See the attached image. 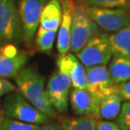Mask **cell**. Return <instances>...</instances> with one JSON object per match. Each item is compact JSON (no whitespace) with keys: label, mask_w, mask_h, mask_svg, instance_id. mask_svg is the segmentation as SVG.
Returning a JSON list of instances; mask_svg holds the SVG:
<instances>
[{"label":"cell","mask_w":130,"mask_h":130,"mask_svg":"<svg viewBox=\"0 0 130 130\" xmlns=\"http://www.w3.org/2000/svg\"><path fill=\"white\" fill-rule=\"evenodd\" d=\"M14 81L21 95L33 106L48 118H56L57 112L45 89V79L40 73L31 67L23 68L14 76Z\"/></svg>","instance_id":"obj_1"},{"label":"cell","mask_w":130,"mask_h":130,"mask_svg":"<svg viewBox=\"0 0 130 130\" xmlns=\"http://www.w3.org/2000/svg\"><path fill=\"white\" fill-rule=\"evenodd\" d=\"M99 33L98 26L86 14L84 6L80 4H75L71 26L70 51L78 53L90 38Z\"/></svg>","instance_id":"obj_2"},{"label":"cell","mask_w":130,"mask_h":130,"mask_svg":"<svg viewBox=\"0 0 130 130\" xmlns=\"http://www.w3.org/2000/svg\"><path fill=\"white\" fill-rule=\"evenodd\" d=\"M3 107L8 117L23 123L40 125L48 121L47 117L38 111L20 93L8 95Z\"/></svg>","instance_id":"obj_3"},{"label":"cell","mask_w":130,"mask_h":130,"mask_svg":"<svg viewBox=\"0 0 130 130\" xmlns=\"http://www.w3.org/2000/svg\"><path fill=\"white\" fill-rule=\"evenodd\" d=\"M76 55L85 68L106 66L112 57L108 35L99 33L93 36Z\"/></svg>","instance_id":"obj_4"},{"label":"cell","mask_w":130,"mask_h":130,"mask_svg":"<svg viewBox=\"0 0 130 130\" xmlns=\"http://www.w3.org/2000/svg\"><path fill=\"white\" fill-rule=\"evenodd\" d=\"M84 8L86 14L97 26L106 31L115 32L130 25V14L126 9L85 6Z\"/></svg>","instance_id":"obj_5"},{"label":"cell","mask_w":130,"mask_h":130,"mask_svg":"<svg viewBox=\"0 0 130 130\" xmlns=\"http://www.w3.org/2000/svg\"><path fill=\"white\" fill-rule=\"evenodd\" d=\"M46 0H19V15L25 43L32 42L40 24V18Z\"/></svg>","instance_id":"obj_6"},{"label":"cell","mask_w":130,"mask_h":130,"mask_svg":"<svg viewBox=\"0 0 130 130\" xmlns=\"http://www.w3.org/2000/svg\"><path fill=\"white\" fill-rule=\"evenodd\" d=\"M72 86L67 74L58 70L53 72L48 79L46 92L53 108L60 113H66L69 107V93Z\"/></svg>","instance_id":"obj_7"},{"label":"cell","mask_w":130,"mask_h":130,"mask_svg":"<svg viewBox=\"0 0 130 130\" xmlns=\"http://www.w3.org/2000/svg\"><path fill=\"white\" fill-rule=\"evenodd\" d=\"M21 23L14 0H0V39L16 41L20 35Z\"/></svg>","instance_id":"obj_8"},{"label":"cell","mask_w":130,"mask_h":130,"mask_svg":"<svg viewBox=\"0 0 130 130\" xmlns=\"http://www.w3.org/2000/svg\"><path fill=\"white\" fill-rule=\"evenodd\" d=\"M87 90L99 100L117 92V85L113 82L106 66L85 68Z\"/></svg>","instance_id":"obj_9"},{"label":"cell","mask_w":130,"mask_h":130,"mask_svg":"<svg viewBox=\"0 0 130 130\" xmlns=\"http://www.w3.org/2000/svg\"><path fill=\"white\" fill-rule=\"evenodd\" d=\"M25 52L11 43L0 46V77L14 78L27 62Z\"/></svg>","instance_id":"obj_10"},{"label":"cell","mask_w":130,"mask_h":130,"mask_svg":"<svg viewBox=\"0 0 130 130\" xmlns=\"http://www.w3.org/2000/svg\"><path fill=\"white\" fill-rule=\"evenodd\" d=\"M100 101L87 89L73 88L70 93V105L77 116L91 117L99 120Z\"/></svg>","instance_id":"obj_11"},{"label":"cell","mask_w":130,"mask_h":130,"mask_svg":"<svg viewBox=\"0 0 130 130\" xmlns=\"http://www.w3.org/2000/svg\"><path fill=\"white\" fill-rule=\"evenodd\" d=\"M57 66L58 71L69 77L73 88L87 89L86 70L74 54H60L57 60Z\"/></svg>","instance_id":"obj_12"},{"label":"cell","mask_w":130,"mask_h":130,"mask_svg":"<svg viewBox=\"0 0 130 130\" xmlns=\"http://www.w3.org/2000/svg\"><path fill=\"white\" fill-rule=\"evenodd\" d=\"M74 0H63L62 20L57 39V49L60 54H66L70 50L71 26L74 9Z\"/></svg>","instance_id":"obj_13"},{"label":"cell","mask_w":130,"mask_h":130,"mask_svg":"<svg viewBox=\"0 0 130 130\" xmlns=\"http://www.w3.org/2000/svg\"><path fill=\"white\" fill-rule=\"evenodd\" d=\"M62 20V6L58 0H50L44 6L40 26L47 30H58Z\"/></svg>","instance_id":"obj_14"},{"label":"cell","mask_w":130,"mask_h":130,"mask_svg":"<svg viewBox=\"0 0 130 130\" xmlns=\"http://www.w3.org/2000/svg\"><path fill=\"white\" fill-rule=\"evenodd\" d=\"M107 69L116 85L130 79V57L112 55Z\"/></svg>","instance_id":"obj_15"},{"label":"cell","mask_w":130,"mask_h":130,"mask_svg":"<svg viewBox=\"0 0 130 130\" xmlns=\"http://www.w3.org/2000/svg\"><path fill=\"white\" fill-rule=\"evenodd\" d=\"M121 95L118 92L101 99L99 106V119L101 120H115L120 113L122 107Z\"/></svg>","instance_id":"obj_16"},{"label":"cell","mask_w":130,"mask_h":130,"mask_svg":"<svg viewBox=\"0 0 130 130\" xmlns=\"http://www.w3.org/2000/svg\"><path fill=\"white\" fill-rule=\"evenodd\" d=\"M112 55L130 57V25L108 35Z\"/></svg>","instance_id":"obj_17"},{"label":"cell","mask_w":130,"mask_h":130,"mask_svg":"<svg viewBox=\"0 0 130 130\" xmlns=\"http://www.w3.org/2000/svg\"><path fill=\"white\" fill-rule=\"evenodd\" d=\"M98 119L86 116L62 117L61 130H95Z\"/></svg>","instance_id":"obj_18"},{"label":"cell","mask_w":130,"mask_h":130,"mask_svg":"<svg viewBox=\"0 0 130 130\" xmlns=\"http://www.w3.org/2000/svg\"><path fill=\"white\" fill-rule=\"evenodd\" d=\"M57 31L58 30H47L41 26L38 27L35 43L39 50L43 53H50L53 49Z\"/></svg>","instance_id":"obj_19"},{"label":"cell","mask_w":130,"mask_h":130,"mask_svg":"<svg viewBox=\"0 0 130 130\" xmlns=\"http://www.w3.org/2000/svg\"><path fill=\"white\" fill-rule=\"evenodd\" d=\"M78 2L85 7L126 9L128 0H78Z\"/></svg>","instance_id":"obj_20"},{"label":"cell","mask_w":130,"mask_h":130,"mask_svg":"<svg viewBox=\"0 0 130 130\" xmlns=\"http://www.w3.org/2000/svg\"><path fill=\"white\" fill-rule=\"evenodd\" d=\"M40 128L38 124L23 123L15 119L5 118L1 122L0 130H37Z\"/></svg>","instance_id":"obj_21"},{"label":"cell","mask_w":130,"mask_h":130,"mask_svg":"<svg viewBox=\"0 0 130 130\" xmlns=\"http://www.w3.org/2000/svg\"><path fill=\"white\" fill-rule=\"evenodd\" d=\"M117 124L121 130H130V101L122 104L120 113L117 118Z\"/></svg>","instance_id":"obj_22"},{"label":"cell","mask_w":130,"mask_h":130,"mask_svg":"<svg viewBox=\"0 0 130 130\" xmlns=\"http://www.w3.org/2000/svg\"><path fill=\"white\" fill-rule=\"evenodd\" d=\"M117 92L121 95L123 100L130 101V79L117 85Z\"/></svg>","instance_id":"obj_23"},{"label":"cell","mask_w":130,"mask_h":130,"mask_svg":"<svg viewBox=\"0 0 130 130\" xmlns=\"http://www.w3.org/2000/svg\"><path fill=\"white\" fill-rule=\"evenodd\" d=\"M15 90V85L3 77H0V96L4 94H9Z\"/></svg>","instance_id":"obj_24"},{"label":"cell","mask_w":130,"mask_h":130,"mask_svg":"<svg viewBox=\"0 0 130 130\" xmlns=\"http://www.w3.org/2000/svg\"><path fill=\"white\" fill-rule=\"evenodd\" d=\"M95 130H121L118 125L111 121L97 120Z\"/></svg>","instance_id":"obj_25"},{"label":"cell","mask_w":130,"mask_h":130,"mask_svg":"<svg viewBox=\"0 0 130 130\" xmlns=\"http://www.w3.org/2000/svg\"><path fill=\"white\" fill-rule=\"evenodd\" d=\"M37 130H61V128L57 123H46L43 126H40Z\"/></svg>","instance_id":"obj_26"},{"label":"cell","mask_w":130,"mask_h":130,"mask_svg":"<svg viewBox=\"0 0 130 130\" xmlns=\"http://www.w3.org/2000/svg\"><path fill=\"white\" fill-rule=\"evenodd\" d=\"M126 9L128 10V12L129 13V14H130V0H128V4H127V8H126Z\"/></svg>","instance_id":"obj_27"},{"label":"cell","mask_w":130,"mask_h":130,"mask_svg":"<svg viewBox=\"0 0 130 130\" xmlns=\"http://www.w3.org/2000/svg\"><path fill=\"white\" fill-rule=\"evenodd\" d=\"M0 127H1V118H0Z\"/></svg>","instance_id":"obj_28"}]
</instances>
